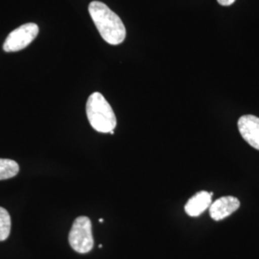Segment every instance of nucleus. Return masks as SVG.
Segmentation results:
<instances>
[{"label":"nucleus","instance_id":"7ed1b4c3","mask_svg":"<svg viewBox=\"0 0 259 259\" xmlns=\"http://www.w3.org/2000/svg\"><path fill=\"white\" fill-rule=\"evenodd\" d=\"M70 247L79 253H88L93 250V241L92 222L89 217L76 218L68 235Z\"/></svg>","mask_w":259,"mask_h":259},{"label":"nucleus","instance_id":"20e7f679","mask_svg":"<svg viewBox=\"0 0 259 259\" xmlns=\"http://www.w3.org/2000/svg\"><path fill=\"white\" fill-rule=\"evenodd\" d=\"M38 26L35 23H26L11 32L3 44L5 52H17L26 47L37 37Z\"/></svg>","mask_w":259,"mask_h":259},{"label":"nucleus","instance_id":"f257e3e1","mask_svg":"<svg viewBox=\"0 0 259 259\" xmlns=\"http://www.w3.org/2000/svg\"><path fill=\"white\" fill-rule=\"evenodd\" d=\"M89 12L105 41L111 46H117L124 41L126 28L120 18L106 4L93 1L89 6Z\"/></svg>","mask_w":259,"mask_h":259},{"label":"nucleus","instance_id":"39448f33","mask_svg":"<svg viewBox=\"0 0 259 259\" xmlns=\"http://www.w3.org/2000/svg\"><path fill=\"white\" fill-rule=\"evenodd\" d=\"M238 130L245 141L251 147L259 150V117L251 114L241 116L238 120Z\"/></svg>","mask_w":259,"mask_h":259},{"label":"nucleus","instance_id":"1a4fd4ad","mask_svg":"<svg viewBox=\"0 0 259 259\" xmlns=\"http://www.w3.org/2000/svg\"><path fill=\"white\" fill-rule=\"evenodd\" d=\"M11 232V217L5 208L0 206V241L6 240Z\"/></svg>","mask_w":259,"mask_h":259},{"label":"nucleus","instance_id":"f03ea898","mask_svg":"<svg viewBox=\"0 0 259 259\" xmlns=\"http://www.w3.org/2000/svg\"><path fill=\"white\" fill-rule=\"evenodd\" d=\"M85 110L88 119L95 131L111 133L115 128V114L101 93H94L89 97Z\"/></svg>","mask_w":259,"mask_h":259},{"label":"nucleus","instance_id":"0eeeda50","mask_svg":"<svg viewBox=\"0 0 259 259\" xmlns=\"http://www.w3.org/2000/svg\"><path fill=\"white\" fill-rule=\"evenodd\" d=\"M212 204V193L200 191L188 200L185 206V212L191 217H197L209 208Z\"/></svg>","mask_w":259,"mask_h":259},{"label":"nucleus","instance_id":"6e6552de","mask_svg":"<svg viewBox=\"0 0 259 259\" xmlns=\"http://www.w3.org/2000/svg\"><path fill=\"white\" fill-rule=\"evenodd\" d=\"M19 172V164L15 160L0 158V181L14 178Z\"/></svg>","mask_w":259,"mask_h":259},{"label":"nucleus","instance_id":"9d476101","mask_svg":"<svg viewBox=\"0 0 259 259\" xmlns=\"http://www.w3.org/2000/svg\"><path fill=\"white\" fill-rule=\"evenodd\" d=\"M217 1L222 6H231L235 2V0H217Z\"/></svg>","mask_w":259,"mask_h":259},{"label":"nucleus","instance_id":"423d86ee","mask_svg":"<svg viewBox=\"0 0 259 259\" xmlns=\"http://www.w3.org/2000/svg\"><path fill=\"white\" fill-rule=\"evenodd\" d=\"M240 206L237 198L232 196H225L217 199L209 206V214L214 221H221L235 212Z\"/></svg>","mask_w":259,"mask_h":259}]
</instances>
